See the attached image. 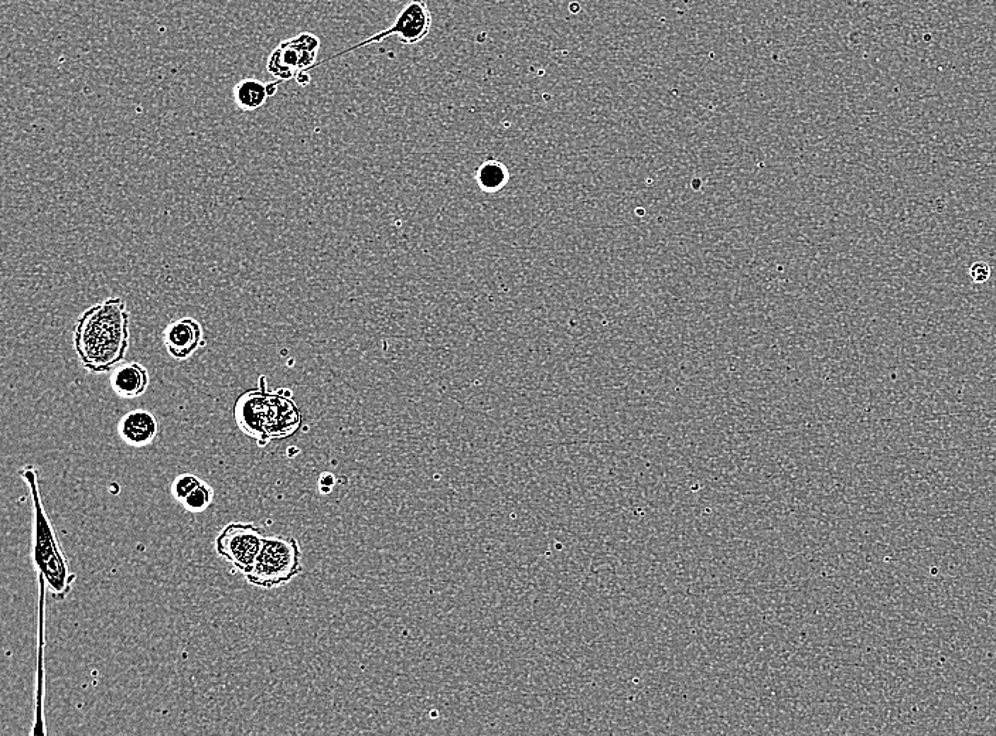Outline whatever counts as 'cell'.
<instances>
[{
	"instance_id": "1",
	"label": "cell",
	"mask_w": 996,
	"mask_h": 736,
	"mask_svg": "<svg viewBox=\"0 0 996 736\" xmlns=\"http://www.w3.org/2000/svg\"><path fill=\"white\" fill-rule=\"evenodd\" d=\"M75 354L91 374L114 371L131 346V319L122 298H108L85 310L75 323Z\"/></svg>"
},
{
	"instance_id": "2",
	"label": "cell",
	"mask_w": 996,
	"mask_h": 736,
	"mask_svg": "<svg viewBox=\"0 0 996 736\" xmlns=\"http://www.w3.org/2000/svg\"><path fill=\"white\" fill-rule=\"evenodd\" d=\"M234 419L245 435L265 448L271 442L295 435L302 425V412L291 390L271 391L266 377L259 376L257 387L245 391L235 401Z\"/></svg>"
},
{
	"instance_id": "3",
	"label": "cell",
	"mask_w": 996,
	"mask_h": 736,
	"mask_svg": "<svg viewBox=\"0 0 996 736\" xmlns=\"http://www.w3.org/2000/svg\"><path fill=\"white\" fill-rule=\"evenodd\" d=\"M32 497L33 533L32 560L37 575L46 579L47 589L56 599H64L71 592L75 574L57 538L56 528L44 509L40 492L39 472L33 466L20 470Z\"/></svg>"
},
{
	"instance_id": "4",
	"label": "cell",
	"mask_w": 996,
	"mask_h": 736,
	"mask_svg": "<svg viewBox=\"0 0 996 736\" xmlns=\"http://www.w3.org/2000/svg\"><path fill=\"white\" fill-rule=\"evenodd\" d=\"M302 574V550L292 537H265L257 561L245 575L249 584L274 589Z\"/></svg>"
},
{
	"instance_id": "5",
	"label": "cell",
	"mask_w": 996,
	"mask_h": 736,
	"mask_svg": "<svg viewBox=\"0 0 996 736\" xmlns=\"http://www.w3.org/2000/svg\"><path fill=\"white\" fill-rule=\"evenodd\" d=\"M320 39L313 33H300L279 44L269 56L266 70L279 83L293 80L317 66Z\"/></svg>"
},
{
	"instance_id": "6",
	"label": "cell",
	"mask_w": 996,
	"mask_h": 736,
	"mask_svg": "<svg viewBox=\"0 0 996 736\" xmlns=\"http://www.w3.org/2000/svg\"><path fill=\"white\" fill-rule=\"evenodd\" d=\"M432 23L433 17L428 3L425 0H409L388 29L373 34V36L368 37L364 42L350 47L349 50L341 51V53L336 54L330 60L337 59V57L344 56V54H349L351 51L371 46V44L384 42L385 39L392 36L398 37L399 42L405 44V46H414V44H418L426 39V36L431 32Z\"/></svg>"
},
{
	"instance_id": "7",
	"label": "cell",
	"mask_w": 996,
	"mask_h": 736,
	"mask_svg": "<svg viewBox=\"0 0 996 736\" xmlns=\"http://www.w3.org/2000/svg\"><path fill=\"white\" fill-rule=\"evenodd\" d=\"M265 536L261 528L252 523H230L225 526L216 540V550L220 557L242 574L247 575L257 561Z\"/></svg>"
},
{
	"instance_id": "8",
	"label": "cell",
	"mask_w": 996,
	"mask_h": 736,
	"mask_svg": "<svg viewBox=\"0 0 996 736\" xmlns=\"http://www.w3.org/2000/svg\"><path fill=\"white\" fill-rule=\"evenodd\" d=\"M163 344L172 359L189 360L201 347L206 346L203 326L193 318L173 320L163 330Z\"/></svg>"
},
{
	"instance_id": "9",
	"label": "cell",
	"mask_w": 996,
	"mask_h": 736,
	"mask_svg": "<svg viewBox=\"0 0 996 736\" xmlns=\"http://www.w3.org/2000/svg\"><path fill=\"white\" fill-rule=\"evenodd\" d=\"M118 435L132 448H145L159 435V421L152 412L135 410L119 419Z\"/></svg>"
},
{
	"instance_id": "10",
	"label": "cell",
	"mask_w": 996,
	"mask_h": 736,
	"mask_svg": "<svg viewBox=\"0 0 996 736\" xmlns=\"http://www.w3.org/2000/svg\"><path fill=\"white\" fill-rule=\"evenodd\" d=\"M149 381L148 368L141 363L119 364L109 377L112 390L124 400H133L145 394Z\"/></svg>"
},
{
	"instance_id": "11",
	"label": "cell",
	"mask_w": 996,
	"mask_h": 736,
	"mask_svg": "<svg viewBox=\"0 0 996 736\" xmlns=\"http://www.w3.org/2000/svg\"><path fill=\"white\" fill-rule=\"evenodd\" d=\"M39 629H37V643H39V667H37V691H36V721H34V727L32 734H46V729H44L43 721V694H44V595H46V579L39 577Z\"/></svg>"
},
{
	"instance_id": "12",
	"label": "cell",
	"mask_w": 996,
	"mask_h": 736,
	"mask_svg": "<svg viewBox=\"0 0 996 736\" xmlns=\"http://www.w3.org/2000/svg\"><path fill=\"white\" fill-rule=\"evenodd\" d=\"M233 97L235 105L242 112H254L264 107L271 95H269L268 83H261L255 78H244L235 85Z\"/></svg>"
},
{
	"instance_id": "13",
	"label": "cell",
	"mask_w": 996,
	"mask_h": 736,
	"mask_svg": "<svg viewBox=\"0 0 996 736\" xmlns=\"http://www.w3.org/2000/svg\"><path fill=\"white\" fill-rule=\"evenodd\" d=\"M477 180H479L480 186L484 190L496 192V190H500L507 183V168L503 163L498 162V160H487V162H484L480 166L479 172H477Z\"/></svg>"
},
{
	"instance_id": "14",
	"label": "cell",
	"mask_w": 996,
	"mask_h": 736,
	"mask_svg": "<svg viewBox=\"0 0 996 736\" xmlns=\"http://www.w3.org/2000/svg\"><path fill=\"white\" fill-rule=\"evenodd\" d=\"M214 500V489L208 483L203 482L190 496H187L182 503L184 509L190 513H203L211 506Z\"/></svg>"
},
{
	"instance_id": "15",
	"label": "cell",
	"mask_w": 996,
	"mask_h": 736,
	"mask_svg": "<svg viewBox=\"0 0 996 736\" xmlns=\"http://www.w3.org/2000/svg\"><path fill=\"white\" fill-rule=\"evenodd\" d=\"M203 483V480L199 476L193 475V473H182L176 477L175 482L172 485V493L175 496L177 502L183 503L187 496H190L194 490L197 489Z\"/></svg>"
},
{
	"instance_id": "16",
	"label": "cell",
	"mask_w": 996,
	"mask_h": 736,
	"mask_svg": "<svg viewBox=\"0 0 996 736\" xmlns=\"http://www.w3.org/2000/svg\"><path fill=\"white\" fill-rule=\"evenodd\" d=\"M970 275L977 284H984V282L988 281L989 276H991V268L985 262L978 261L971 265Z\"/></svg>"
},
{
	"instance_id": "17",
	"label": "cell",
	"mask_w": 996,
	"mask_h": 736,
	"mask_svg": "<svg viewBox=\"0 0 996 736\" xmlns=\"http://www.w3.org/2000/svg\"><path fill=\"white\" fill-rule=\"evenodd\" d=\"M334 487V475L332 473H323L319 479V490L320 492L327 494L332 492Z\"/></svg>"
},
{
	"instance_id": "18",
	"label": "cell",
	"mask_w": 996,
	"mask_h": 736,
	"mask_svg": "<svg viewBox=\"0 0 996 736\" xmlns=\"http://www.w3.org/2000/svg\"><path fill=\"white\" fill-rule=\"evenodd\" d=\"M296 81H298L300 85H308L310 83V76L308 71H306V73L298 74V77H296Z\"/></svg>"
}]
</instances>
